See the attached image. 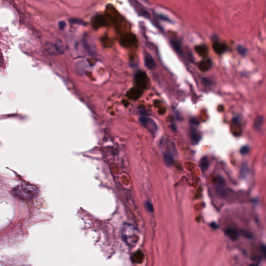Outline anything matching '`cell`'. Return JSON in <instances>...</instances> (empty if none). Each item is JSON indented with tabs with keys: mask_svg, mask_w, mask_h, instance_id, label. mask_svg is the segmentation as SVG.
Segmentation results:
<instances>
[{
	"mask_svg": "<svg viewBox=\"0 0 266 266\" xmlns=\"http://www.w3.org/2000/svg\"><path fill=\"white\" fill-rule=\"evenodd\" d=\"M70 22L72 24H78V25H85V23L84 22H83V21L81 20L80 19H71L69 20Z\"/></svg>",
	"mask_w": 266,
	"mask_h": 266,
	"instance_id": "17",
	"label": "cell"
},
{
	"mask_svg": "<svg viewBox=\"0 0 266 266\" xmlns=\"http://www.w3.org/2000/svg\"><path fill=\"white\" fill-rule=\"evenodd\" d=\"M261 252L263 253V255H266V247L265 245H263L261 247Z\"/></svg>",
	"mask_w": 266,
	"mask_h": 266,
	"instance_id": "24",
	"label": "cell"
},
{
	"mask_svg": "<svg viewBox=\"0 0 266 266\" xmlns=\"http://www.w3.org/2000/svg\"><path fill=\"white\" fill-rule=\"evenodd\" d=\"M249 146H243L242 147L241 149V150H240V152H241V154H246L247 153L249 152Z\"/></svg>",
	"mask_w": 266,
	"mask_h": 266,
	"instance_id": "18",
	"label": "cell"
},
{
	"mask_svg": "<svg viewBox=\"0 0 266 266\" xmlns=\"http://www.w3.org/2000/svg\"><path fill=\"white\" fill-rule=\"evenodd\" d=\"M225 233L226 236L232 241H235L238 238V233L236 230L232 229H229L226 230Z\"/></svg>",
	"mask_w": 266,
	"mask_h": 266,
	"instance_id": "7",
	"label": "cell"
},
{
	"mask_svg": "<svg viewBox=\"0 0 266 266\" xmlns=\"http://www.w3.org/2000/svg\"><path fill=\"white\" fill-rule=\"evenodd\" d=\"M66 22H64L63 21H61L60 22H59L58 24V27H59V28L60 29V30H63L66 27Z\"/></svg>",
	"mask_w": 266,
	"mask_h": 266,
	"instance_id": "19",
	"label": "cell"
},
{
	"mask_svg": "<svg viewBox=\"0 0 266 266\" xmlns=\"http://www.w3.org/2000/svg\"><path fill=\"white\" fill-rule=\"evenodd\" d=\"M144 63L146 66L149 69H152L155 68V62L154 60L151 55L148 53H146L144 55Z\"/></svg>",
	"mask_w": 266,
	"mask_h": 266,
	"instance_id": "4",
	"label": "cell"
},
{
	"mask_svg": "<svg viewBox=\"0 0 266 266\" xmlns=\"http://www.w3.org/2000/svg\"><path fill=\"white\" fill-rule=\"evenodd\" d=\"M249 171V167L246 163L242 164L241 166V175L245 177V175H247V173Z\"/></svg>",
	"mask_w": 266,
	"mask_h": 266,
	"instance_id": "15",
	"label": "cell"
},
{
	"mask_svg": "<svg viewBox=\"0 0 266 266\" xmlns=\"http://www.w3.org/2000/svg\"><path fill=\"white\" fill-rule=\"evenodd\" d=\"M143 258H144V255L142 254V253L140 251H138L134 254L133 257L132 258V259L133 262L135 263H139L142 261Z\"/></svg>",
	"mask_w": 266,
	"mask_h": 266,
	"instance_id": "11",
	"label": "cell"
},
{
	"mask_svg": "<svg viewBox=\"0 0 266 266\" xmlns=\"http://www.w3.org/2000/svg\"><path fill=\"white\" fill-rule=\"evenodd\" d=\"M242 236H243L244 237H245V238H249V239L252 238L253 237L252 233L251 232H250L249 231H247V230H243V231H242Z\"/></svg>",
	"mask_w": 266,
	"mask_h": 266,
	"instance_id": "16",
	"label": "cell"
},
{
	"mask_svg": "<svg viewBox=\"0 0 266 266\" xmlns=\"http://www.w3.org/2000/svg\"><path fill=\"white\" fill-rule=\"evenodd\" d=\"M199 68L203 71H207L211 66V62L210 60L201 61L199 64Z\"/></svg>",
	"mask_w": 266,
	"mask_h": 266,
	"instance_id": "13",
	"label": "cell"
},
{
	"mask_svg": "<svg viewBox=\"0 0 266 266\" xmlns=\"http://www.w3.org/2000/svg\"><path fill=\"white\" fill-rule=\"evenodd\" d=\"M190 138L191 140L195 144H197L201 138V135L198 131L194 128H191L190 130Z\"/></svg>",
	"mask_w": 266,
	"mask_h": 266,
	"instance_id": "6",
	"label": "cell"
},
{
	"mask_svg": "<svg viewBox=\"0 0 266 266\" xmlns=\"http://www.w3.org/2000/svg\"><path fill=\"white\" fill-rule=\"evenodd\" d=\"M264 122V118L263 116H258L256 118L254 123V127L255 130H259L263 126Z\"/></svg>",
	"mask_w": 266,
	"mask_h": 266,
	"instance_id": "8",
	"label": "cell"
},
{
	"mask_svg": "<svg viewBox=\"0 0 266 266\" xmlns=\"http://www.w3.org/2000/svg\"><path fill=\"white\" fill-rule=\"evenodd\" d=\"M222 185L220 184V186H218L217 188V192L221 197H226L227 195V193L226 191V190L222 187Z\"/></svg>",
	"mask_w": 266,
	"mask_h": 266,
	"instance_id": "14",
	"label": "cell"
},
{
	"mask_svg": "<svg viewBox=\"0 0 266 266\" xmlns=\"http://www.w3.org/2000/svg\"><path fill=\"white\" fill-rule=\"evenodd\" d=\"M227 46L224 44L216 42L213 44V49L216 53L222 54L227 50Z\"/></svg>",
	"mask_w": 266,
	"mask_h": 266,
	"instance_id": "5",
	"label": "cell"
},
{
	"mask_svg": "<svg viewBox=\"0 0 266 266\" xmlns=\"http://www.w3.org/2000/svg\"><path fill=\"white\" fill-rule=\"evenodd\" d=\"M195 50L197 53H198L200 55L204 56L208 54V47H206L205 45H198L195 47Z\"/></svg>",
	"mask_w": 266,
	"mask_h": 266,
	"instance_id": "10",
	"label": "cell"
},
{
	"mask_svg": "<svg viewBox=\"0 0 266 266\" xmlns=\"http://www.w3.org/2000/svg\"><path fill=\"white\" fill-rule=\"evenodd\" d=\"M15 196L24 200L33 199L38 196L39 191L36 186L31 185H22L17 186L12 190Z\"/></svg>",
	"mask_w": 266,
	"mask_h": 266,
	"instance_id": "1",
	"label": "cell"
},
{
	"mask_svg": "<svg viewBox=\"0 0 266 266\" xmlns=\"http://www.w3.org/2000/svg\"><path fill=\"white\" fill-rule=\"evenodd\" d=\"M172 44H173V47H174V48L176 50H177L178 52H180V46H179V44L178 43L176 42L175 41L173 42Z\"/></svg>",
	"mask_w": 266,
	"mask_h": 266,
	"instance_id": "20",
	"label": "cell"
},
{
	"mask_svg": "<svg viewBox=\"0 0 266 266\" xmlns=\"http://www.w3.org/2000/svg\"><path fill=\"white\" fill-rule=\"evenodd\" d=\"M122 236L124 241L131 247H135L139 240L137 230L131 224H125L123 226Z\"/></svg>",
	"mask_w": 266,
	"mask_h": 266,
	"instance_id": "2",
	"label": "cell"
},
{
	"mask_svg": "<svg viewBox=\"0 0 266 266\" xmlns=\"http://www.w3.org/2000/svg\"><path fill=\"white\" fill-rule=\"evenodd\" d=\"M147 206L148 210L150 211V212H152L153 211V207L152 204L151 203L147 202Z\"/></svg>",
	"mask_w": 266,
	"mask_h": 266,
	"instance_id": "22",
	"label": "cell"
},
{
	"mask_svg": "<svg viewBox=\"0 0 266 266\" xmlns=\"http://www.w3.org/2000/svg\"><path fill=\"white\" fill-rule=\"evenodd\" d=\"M238 52L240 53L241 55H245V54L246 53V49L244 47L242 46H239L238 47Z\"/></svg>",
	"mask_w": 266,
	"mask_h": 266,
	"instance_id": "21",
	"label": "cell"
},
{
	"mask_svg": "<svg viewBox=\"0 0 266 266\" xmlns=\"http://www.w3.org/2000/svg\"><path fill=\"white\" fill-rule=\"evenodd\" d=\"M210 226H211V227L213 228L214 229H216L217 228V224L215 222L211 223Z\"/></svg>",
	"mask_w": 266,
	"mask_h": 266,
	"instance_id": "23",
	"label": "cell"
},
{
	"mask_svg": "<svg viewBox=\"0 0 266 266\" xmlns=\"http://www.w3.org/2000/svg\"><path fill=\"white\" fill-rule=\"evenodd\" d=\"M209 165H210V162L208 161V158L206 157H203L200 162V168L203 171H204L208 169Z\"/></svg>",
	"mask_w": 266,
	"mask_h": 266,
	"instance_id": "9",
	"label": "cell"
},
{
	"mask_svg": "<svg viewBox=\"0 0 266 266\" xmlns=\"http://www.w3.org/2000/svg\"><path fill=\"white\" fill-rule=\"evenodd\" d=\"M139 121L150 133L153 135H155L158 131V126L153 120L147 116H142L139 118Z\"/></svg>",
	"mask_w": 266,
	"mask_h": 266,
	"instance_id": "3",
	"label": "cell"
},
{
	"mask_svg": "<svg viewBox=\"0 0 266 266\" xmlns=\"http://www.w3.org/2000/svg\"><path fill=\"white\" fill-rule=\"evenodd\" d=\"M164 158L166 164L168 166H172L174 163V158L173 155L169 153H164Z\"/></svg>",
	"mask_w": 266,
	"mask_h": 266,
	"instance_id": "12",
	"label": "cell"
}]
</instances>
